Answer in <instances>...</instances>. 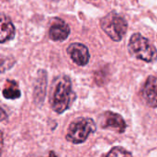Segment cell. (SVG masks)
Masks as SVG:
<instances>
[{"mask_svg": "<svg viewBox=\"0 0 157 157\" xmlns=\"http://www.w3.org/2000/svg\"><path fill=\"white\" fill-rule=\"evenodd\" d=\"M49 157H57L55 155V154L53 153V152H51L50 153V155H49Z\"/></svg>", "mask_w": 157, "mask_h": 157, "instance_id": "12", "label": "cell"}, {"mask_svg": "<svg viewBox=\"0 0 157 157\" xmlns=\"http://www.w3.org/2000/svg\"><path fill=\"white\" fill-rule=\"evenodd\" d=\"M3 95L8 99L18 98L20 97V90L18 89L17 84L13 80H6L3 89Z\"/></svg>", "mask_w": 157, "mask_h": 157, "instance_id": "10", "label": "cell"}, {"mask_svg": "<svg viewBox=\"0 0 157 157\" xmlns=\"http://www.w3.org/2000/svg\"><path fill=\"white\" fill-rule=\"evenodd\" d=\"M143 96L148 106L157 108V77H148L143 89Z\"/></svg>", "mask_w": 157, "mask_h": 157, "instance_id": "7", "label": "cell"}, {"mask_svg": "<svg viewBox=\"0 0 157 157\" xmlns=\"http://www.w3.org/2000/svg\"><path fill=\"white\" fill-rule=\"evenodd\" d=\"M106 157H132L131 153H129L128 151H126L123 148L121 147H115L113 148Z\"/></svg>", "mask_w": 157, "mask_h": 157, "instance_id": "11", "label": "cell"}, {"mask_svg": "<svg viewBox=\"0 0 157 157\" xmlns=\"http://www.w3.org/2000/svg\"><path fill=\"white\" fill-rule=\"evenodd\" d=\"M67 52L70 55L71 59L80 66L87 64L89 61V52L88 49L81 43H72L67 48Z\"/></svg>", "mask_w": 157, "mask_h": 157, "instance_id": "6", "label": "cell"}, {"mask_svg": "<svg viewBox=\"0 0 157 157\" xmlns=\"http://www.w3.org/2000/svg\"><path fill=\"white\" fill-rule=\"evenodd\" d=\"M70 34L69 26L61 18L55 17L52 20L49 29V36L54 41H63L67 39Z\"/></svg>", "mask_w": 157, "mask_h": 157, "instance_id": "5", "label": "cell"}, {"mask_svg": "<svg viewBox=\"0 0 157 157\" xmlns=\"http://www.w3.org/2000/svg\"><path fill=\"white\" fill-rule=\"evenodd\" d=\"M95 132L96 124L92 119L78 118L69 125L66 139L73 144H81L84 143L88 136Z\"/></svg>", "mask_w": 157, "mask_h": 157, "instance_id": "3", "label": "cell"}, {"mask_svg": "<svg viewBox=\"0 0 157 157\" xmlns=\"http://www.w3.org/2000/svg\"><path fill=\"white\" fill-rule=\"evenodd\" d=\"M104 121L101 123V126L103 128H111L116 130L119 132H123L126 128V123L123 120V118L114 112L107 111L105 112L104 116Z\"/></svg>", "mask_w": 157, "mask_h": 157, "instance_id": "8", "label": "cell"}, {"mask_svg": "<svg viewBox=\"0 0 157 157\" xmlns=\"http://www.w3.org/2000/svg\"><path fill=\"white\" fill-rule=\"evenodd\" d=\"M73 98L72 83L68 76L62 75L58 77L52 86L51 94V105L52 109L61 114L65 111Z\"/></svg>", "mask_w": 157, "mask_h": 157, "instance_id": "1", "label": "cell"}, {"mask_svg": "<svg viewBox=\"0 0 157 157\" xmlns=\"http://www.w3.org/2000/svg\"><path fill=\"white\" fill-rule=\"evenodd\" d=\"M129 51L131 54L140 60L147 63L154 62L157 59V51L149 40L139 33L132 36L129 41Z\"/></svg>", "mask_w": 157, "mask_h": 157, "instance_id": "2", "label": "cell"}, {"mask_svg": "<svg viewBox=\"0 0 157 157\" xmlns=\"http://www.w3.org/2000/svg\"><path fill=\"white\" fill-rule=\"evenodd\" d=\"M100 26L105 33L114 41H120L125 35L128 28L126 19L115 12L105 16L100 21Z\"/></svg>", "mask_w": 157, "mask_h": 157, "instance_id": "4", "label": "cell"}, {"mask_svg": "<svg viewBox=\"0 0 157 157\" xmlns=\"http://www.w3.org/2000/svg\"><path fill=\"white\" fill-rule=\"evenodd\" d=\"M0 29V41L2 43L11 40L15 36V27L12 24L11 20L5 14L1 15Z\"/></svg>", "mask_w": 157, "mask_h": 157, "instance_id": "9", "label": "cell"}]
</instances>
